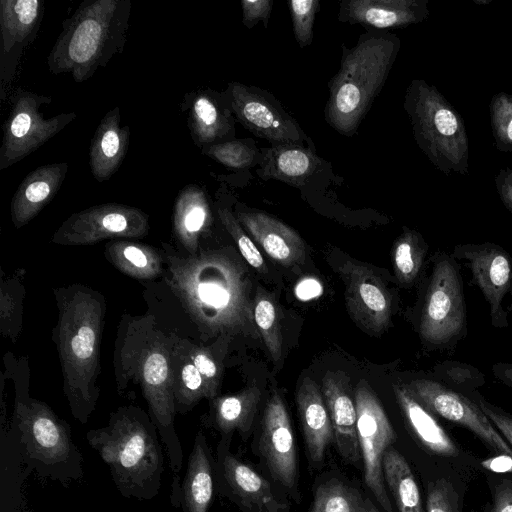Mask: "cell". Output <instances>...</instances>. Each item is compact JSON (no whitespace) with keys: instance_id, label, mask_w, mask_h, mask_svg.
Masks as SVG:
<instances>
[{"instance_id":"1","label":"cell","mask_w":512,"mask_h":512,"mask_svg":"<svg viewBox=\"0 0 512 512\" xmlns=\"http://www.w3.org/2000/svg\"><path fill=\"white\" fill-rule=\"evenodd\" d=\"M162 282L202 339L260 338L253 319L251 282L230 247L203 248L189 255L161 242Z\"/></svg>"},{"instance_id":"2","label":"cell","mask_w":512,"mask_h":512,"mask_svg":"<svg viewBox=\"0 0 512 512\" xmlns=\"http://www.w3.org/2000/svg\"><path fill=\"white\" fill-rule=\"evenodd\" d=\"M178 334L155 313L123 314L112 361L119 394L132 385L139 387L174 473L181 470L184 456L175 428L177 413L171 383V352Z\"/></svg>"},{"instance_id":"3","label":"cell","mask_w":512,"mask_h":512,"mask_svg":"<svg viewBox=\"0 0 512 512\" xmlns=\"http://www.w3.org/2000/svg\"><path fill=\"white\" fill-rule=\"evenodd\" d=\"M57 320L52 341L58 354L64 396L72 416L86 424L99 397L100 346L106 299L92 287L73 283L53 288Z\"/></svg>"},{"instance_id":"4","label":"cell","mask_w":512,"mask_h":512,"mask_svg":"<svg viewBox=\"0 0 512 512\" xmlns=\"http://www.w3.org/2000/svg\"><path fill=\"white\" fill-rule=\"evenodd\" d=\"M158 434L148 412L132 404L111 412L106 426L86 432L124 498L151 500L159 494L164 456Z\"/></svg>"},{"instance_id":"5","label":"cell","mask_w":512,"mask_h":512,"mask_svg":"<svg viewBox=\"0 0 512 512\" xmlns=\"http://www.w3.org/2000/svg\"><path fill=\"white\" fill-rule=\"evenodd\" d=\"M15 396L9 430L23 465L31 473L67 486L83 478L84 459L69 423L44 401L29 394L30 369L25 357L16 363Z\"/></svg>"},{"instance_id":"6","label":"cell","mask_w":512,"mask_h":512,"mask_svg":"<svg viewBox=\"0 0 512 512\" xmlns=\"http://www.w3.org/2000/svg\"><path fill=\"white\" fill-rule=\"evenodd\" d=\"M130 0H84L62 23L47 56L54 75L70 74L77 83L89 80L127 41Z\"/></svg>"},{"instance_id":"7","label":"cell","mask_w":512,"mask_h":512,"mask_svg":"<svg viewBox=\"0 0 512 512\" xmlns=\"http://www.w3.org/2000/svg\"><path fill=\"white\" fill-rule=\"evenodd\" d=\"M393 34L369 31L356 45H342L338 72L330 79L325 121L339 134L351 137L380 93L399 50Z\"/></svg>"},{"instance_id":"8","label":"cell","mask_w":512,"mask_h":512,"mask_svg":"<svg viewBox=\"0 0 512 512\" xmlns=\"http://www.w3.org/2000/svg\"><path fill=\"white\" fill-rule=\"evenodd\" d=\"M416 328L431 351H453L467 335L464 285L460 265L452 254L438 251L431 259Z\"/></svg>"},{"instance_id":"9","label":"cell","mask_w":512,"mask_h":512,"mask_svg":"<svg viewBox=\"0 0 512 512\" xmlns=\"http://www.w3.org/2000/svg\"><path fill=\"white\" fill-rule=\"evenodd\" d=\"M404 108L420 149L440 170L467 171L468 142L465 126L444 97L423 80L407 88Z\"/></svg>"},{"instance_id":"10","label":"cell","mask_w":512,"mask_h":512,"mask_svg":"<svg viewBox=\"0 0 512 512\" xmlns=\"http://www.w3.org/2000/svg\"><path fill=\"white\" fill-rule=\"evenodd\" d=\"M252 451L268 478L290 499L301 501L295 437L281 393L273 388L263 409Z\"/></svg>"},{"instance_id":"11","label":"cell","mask_w":512,"mask_h":512,"mask_svg":"<svg viewBox=\"0 0 512 512\" xmlns=\"http://www.w3.org/2000/svg\"><path fill=\"white\" fill-rule=\"evenodd\" d=\"M51 96L17 89L11 97V110L3 125L0 170H4L36 151L77 117L62 112L44 118L40 107L50 104Z\"/></svg>"},{"instance_id":"12","label":"cell","mask_w":512,"mask_h":512,"mask_svg":"<svg viewBox=\"0 0 512 512\" xmlns=\"http://www.w3.org/2000/svg\"><path fill=\"white\" fill-rule=\"evenodd\" d=\"M403 385L408 392L436 417L465 427L475 434L493 453L512 458V448L500 435L471 392L450 386L438 378H413Z\"/></svg>"},{"instance_id":"13","label":"cell","mask_w":512,"mask_h":512,"mask_svg":"<svg viewBox=\"0 0 512 512\" xmlns=\"http://www.w3.org/2000/svg\"><path fill=\"white\" fill-rule=\"evenodd\" d=\"M357 435L367 488L385 512H394L383 474L384 453L397 436L383 406L370 385L362 380L355 393Z\"/></svg>"},{"instance_id":"14","label":"cell","mask_w":512,"mask_h":512,"mask_svg":"<svg viewBox=\"0 0 512 512\" xmlns=\"http://www.w3.org/2000/svg\"><path fill=\"white\" fill-rule=\"evenodd\" d=\"M231 442L220 438L217 444V492L242 512H289L288 497L269 478L232 453Z\"/></svg>"},{"instance_id":"15","label":"cell","mask_w":512,"mask_h":512,"mask_svg":"<svg viewBox=\"0 0 512 512\" xmlns=\"http://www.w3.org/2000/svg\"><path fill=\"white\" fill-rule=\"evenodd\" d=\"M149 216L141 209L105 203L71 214L54 232L57 245H92L105 239L143 238L149 232Z\"/></svg>"},{"instance_id":"16","label":"cell","mask_w":512,"mask_h":512,"mask_svg":"<svg viewBox=\"0 0 512 512\" xmlns=\"http://www.w3.org/2000/svg\"><path fill=\"white\" fill-rule=\"evenodd\" d=\"M465 262L474 284L488 306L491 325L498 329L509 325L505 301L512 296V257L500 245L490 242L457 244L452 253Z\"/></svg>"},{"instance_id":"17","label":"cell","mask_w":512,"mask_h":512,"mask_svg":"<svg viewBox=\"0 0 512 512\" xmlns=\"http://www.w3.org/2000/svg\"><path fill=\"white\" fill-rule=\"evenodd\" d=\"M226 97L237 120L272 145H303L304 141L309 140L297 121L268 93L256 87L231 82Z\"/></svg>"},{"instance_id":"18","label":"cell","mask_w":512,"mask_h":512,"mask_svg":"<svg viewBox=\"0 0 512 512\" xmlns=\"http://www.w3.org/2000/svg\"><path fill=\"white\" fill-rule=\"evenodd\" d=\"M345 285L347 310L365 332L379 334L391 323L392 295L383 281L368 267L351 260L338 267Z\"/></svg>"},{"instance_id":"19","label":"cell","mask_w":512,"mask_h":512,"mask_svg":"<svg viewBox=\"0 0 512 512\" xmlns=\"http://www.w3.org/2000/svg\"><path fill=\"white\" fill-rule=\"evenodd\" d=\"M43 0L0 1V100L7 96L24 49L31 44L41 26Z\"/></svg>"},{"instance_id":"20","label":"cell","mask_w":512,"mask_h":512,"mask_svg":"<svg viewBox=\"0 0 512 512\" xmlns=\"http://www.w3.org/2000/svg\"><path fill=\"white\" fill-rule=\"evenodd\" d=\"M216 491L215 457L205 435L198 431L180 482H172L171 503L182 512H209Z\"/></svg>"},{"instance_id":"21","label":"cell","mask_w":512,"mask_h":512,"mask_svg":"<svg viewBox=\"0 0 512 512\" xmlns=\"http://www.w3.org/2000/svg\"><path fill=\"white\" fill-rule=\"evenodd\" d=\"M321 391L332 422L334 444L340 457L360 468L361 452L357 435V411L349 378L342 371L328 372Z\"/></svg>"},{"instance_id":"22","label":"cell","mask_w":512,"mask_h":512,"mask_svg":"<svg viewBox=\"0 0 512 512\" xmlns=\"http://www.w3.org/2000/svg\"><path fill=\"white\" fill-rule=\"evenodd\" d=\"M195 145L205 146L233 140L235 120L228 99L212 89L187 93L181 104Z\"/></svg>"},{"instance_id":"23","label":"cell","mask_w":512,"mask_h":512,"mask_svg":"<svg viewBox=\"0 0 512 512\" xmlns=\"http://www.w3.org/2000/svg\"><path fill=\"white\" fill-rule=\"evenodd\" d=\"M296 405L309 465L318 469L329 445L334 443V432L321 388L312 378H302L296 391Z\"/></svg>"},{"instance_id":"24","label":"cell","mask_w":512,"mask_h":512,"mask_svg":"<svg viewBox=\"0 0 512 512\" xmlns=\"http://www.w3.org/2000/svg\"><path fill=\"white\" fill-rule=\"evenodd\" d=\"M428 15L426 2L418 0H345L338 19L376 30L402 28Z\"/></svg>"},{"instance_id":"25","label":"cell","mask_w":512,"mask_h":512,"mask_svg":"<svg viewBox=\"0 0 512 512\" xmlns=\"http://www.w3.org/2000/svg\"><path fill=\"white\" fill-rule=\"evenodd\" d=\"M236 218L273 260L287 267L304 262V241L287 224L261 211L237 210Z\"/></svg>"},{"instance_id":"26","label":"cell","mask_w":512,"mask_h":512,"mask_svg":"<svg viewBox=\"0 0 512 512\" xmlns=\"http://www.w3.org/2000/svg\"><path fill=\"white\" fill-rule=\"evenodd\" d=\"M68 171L66 162L42 165L31 171L15 191L11 220L16 229L28 224L57 194Z\"/></svg>"},{"instance_id":"27","label":"cell","mask_w":512,"mask_h":512,"mask_svg":"<svg viewBox=\"0 0 512 512\" xmlns=\"http://www.w3.org/2000/svg\"><path fill=\"white\" fill-rule=\"evenodd\" d=\"M261 395L260 388L253 385L232 395L217 396L209 401L203 424L218 431L220 438L232 440L237 432L246 441L254 428Z\"/></svg>"},{"instance_id":"28","label":"cell","mask_w":512,"mask_h":512,"mask_svg":"<svg viewBox=\"0 0 512 512\" xmlns=\"http://www.w3.org/2000/svg\"><path fill=\"white\" fill-rule=\"evenodd\" d=\"M130 140L129 126H121L117 105L109 110L98 124L89 148V165L98 182L110 179L120 168Z\"/></svg>"},{"instance_id":"29","label":"cell","mask_w":512,"mask_h":512,"mask_svg":"<svg viewBox=\"0 0 512 512\" xmlns=\"http://www.w3.org/2000/svg\"><path fill=\"white\" fill-rule=\"evenodd\" d=\"M213 221L205 192L190 184L178 194L173 211V233L182 252L195 255L201 238L208 232Z\"/></svg>"},{"instance_id":"30","label":"cell","mask_w":512,"mask_h":512,"mask_svg":"<svg viewBox=\"0 0 512 512\" xmlns=\"http://www.w3.org/2000/svg\"><path fill=\"white\" fill-rule=\"evenodd\" d=\"M392 387L406 425L418 443L434 455L458 456V446L440 425L436 416L421 405L403 383L393 384Z\"/></svg>"},{"instance_id":"31","label":"cell","mask_w":512,"mask_h":512,"mask_svg":"<svg viewBox=\"0 0 512 512\" xmlns=\"http://www.w3.org/2000/svg\"><path fill=\"white\" fill-rule=\"evenodd\" d=\"M314 150L299 144L272 145L262 148L257 174L264 180L275 179L300 187L321 165Z\"/></svg>"},{"instance_id":"32","label":"cell","mask_w":512,"mask_h":512,"mask_svg":"<svg viewBox=\"0 0 512 512\" xmlns=\"http://www.w3.org/2000/svg\"><path fill=\"white\" fill-rule=\"evenodd\" d=\"M104 256L123 274L143 281L162 278L164 259L160 249L126 239H115L104 246Z\"/></svg>"},{"instance_id":"33","label":"cell","mask_w":512,"mask_h":512,"mask_svg":"<svg viewBox=\"0 0 512 512\" xmlns=\"http://www.w3.org/2000/svg\"><path fill=\"white\" fill-rule=\"evenodd\" d=\"M29 474L14 435L1 421L0 512H26L22 487Z\"/></svg>"},{"instance_id":"34","label":"cell","mask_w":512,"mask_h":512,"mask_svg":"<svg viewBox=\"0 0 512 512\" xmlns=\"http://www.w3.org/2000/svg\"><path fill=\"white\" fill-rule=\"evenodd\" d=\"M184 334H178L171 352V383L177 414L190 412L207 392L202 375L189 358L184 343Z\"/></svg>"},{"instance_id":"35","label":"cell","mask_w":512,"mask_h":512,"mask_svg":"<svg viewBox=\"0 0 512 512\" xmlns=\"http://www.w3.org/2000/svg\"><path fill=\"white\" fill-rule=\"evenodd\" d=\"M383 474L387 489L399 512H426L413 472L404 456L390 447L383 456Z\"/></svg>"},{"instance_id":"36","label":"cell","mask_w":512,"mask_h":512,"mask_svg":"<svg viewBox=\"0 0 512 512\" xmlns=\"http://www.w3.org/2000/svg\"><path fill=\"white\" fill-rule=\"evenodd\" d=\"M308 512H368L367 497L342 477H325L313 488Z\"/></svg>"},{"instance_id":"37","label":"cell","mask_w":512,"mask_h":512,"mask_svg":"<svg viewBox=\"0 0 512 512\" xmlns=\"http://www.w3.org/2000/svg\"><path fill=\"white\" fill-rule=\"evenodd\" d=\"M25 271L17 270L6 276L1 270L0 283V331L4 338L16 342L23 327L25 287L22 278Z\"/></svg>"},{"instance_id":"38","label":"cell","mask_w":512,"mask_h":512,"mask_svg":"<svg viewBox=\"0 0 512 512\" xmlns=\"http://www.w3.org/2000/svg\"><path fill=\"white\" fill-rule=\"evenodd\" d=\"M427 251V243L416 231L405 230L398 237L393 247L392 259L400 284L410 286L418 279Z\"/></svg>"},{"instance_id":"39","label":"cell","mask_w":512,"mask_h":512,"mask_svg":"<svg viewBox=\"0 0 512 512\" xmlns=\"http://www.w3.org/2000/svg\"><path fill=\"white\" fill-rule=\"evenodd\" d=\"M253 319L273 362L282 356V335L276 301L263 288L257 287L253 296Z\"/></svg>"},{"instance_id":"40","label":"cell","mask_w":512,"mask_h":512,"mask_svg":"<svg viewBox=\"0 0 512 512\" xmlns=\"http://www.w3.org/2000/svg\"><path fill=\"white\" fill-rule=\"evenodd\" d=\"M186 352L203 377L207 399L210 401L218 396L223 376V362L217 353V343L210 346L198 344L194 340L183 336Z\"/></svg>"},{"instance_id":"41","label":"cell","mask_w":512,"mask_h":512,"mask_svg":"<svg viewBox=\"0 0 512 512\" xmlns=\"http://www.w3.org/2000/svg\"><path fill=\"white\" fill-rule=\"evenodd\" d=\"M201 153L234 170L248 168L259 161L260 152L254 144L244 140H230L218 144L205 146Z\"/></svg>"},{"instance_id":"42","label":"cell","mask_w":512,"mask_h":512,"mask_svg":"<svg viewBox=\"0 0 512 512\" xmlns=\"http://www.w3.org/2000/svg\"><path fill=\"white\" fill-rule=\"evenodd\" d=\"M217 213L224 228L236 243L242 258L257 271L265 272L266 265L261 252L247 235L236 216L225 207H219Z\"/></svg>"},{"instance_id":"43","label":"cell","mask_w":512,"mask_h":512,"mask_svg":"<svg viewBox=\"0 0 512 512\" xmlns=\"http://www.w3.org/2000/svg\"><path fill=\"white\" fill-rule=\"evenodd\" d=\"M491 119L497 148L512 151V96L501 93L493 97Z\"/></svg>"},{"instance_id":"44","label":"cell","mask_w":512,"mask_h":512,"mask_svg":"<svg viewBox=\"0 0 512 512\" xmlns=\"http://www.w3.org/2000/svg\"><path fill=\"white\" fill-rule=\"evenodd\" d=\"M295 39L301 48L309 46L313 39V26L319 11L318 0H290L287 2Z\"/></svg>"},{"instance_id":"45","label":"cell","mask_w":512,"mask_h":512,"mask_svg":"<svg viewBox=\"0 0 512 512\" xmlns=\"http://www.w3.org/2000/svg\"><path fill=\"white\" fill-rule=\"evenodd\" d=\"M438 379L466 392L476 390L485 383V378L478 369L454 361H446L441 364Z\"/></svg>"},{"instance_id":"46","label":"cell","mask_w":512,"mask_h":512,"mask_svg":"<svg viewBox=\"0 0 512 512\" xmlns=\"http://www.w3.org/2000/svg\"><path fill=\"white\" fill-rule=\"evenodd\" d=\"M426 512H460L456 491L451 483L440 479L430 483L426 498Z\"/></svg>"},{"instance_id":"47","label":"cell","mask_w":512,"mask_h":512,"mask_svg":"<svg viewBox=\"0 0 512 512\" xmlns=\"http://www.w3.org/2000/svg\"><path fill=\"white\" fill-rule=\"evenodd\" d=\"M471 397L500 435L512 446V415L499 406L489 402L477 390L471 392Z\"/></svg>"},{"instance_id":"48","label":"cell","mask_w":512,"mask_h":512,"mask_svg":"<svg viewBox=\"0 0 512 512\" xmlns=\"http://www.w3.org/2000/svg\"><path fill=\"white\" fill-rule=\"evenodd\" d=\"M273 6L272 0H242V22L247 28H252L262 21L267 28Z\"/></svg>"},{"instance_id":"49","label":"cell","mask_w":512,"mask_h":512,"mask_svg":"<svg viewBox=\"0 0 512 512\" xmlns=\"http://www.w3.org/2000/svg\"><path fill=\"white\" fill-rule=\"evenodd\" d=\"M487 512H512V481L505 479L497 484Z\"/></svg>"},{"instance_id":"50","label":"cell","mask_w":512,"mask_h":512,"mask_svg":"<svg viewBox=\"0 0 512 512\" xmlns=\"http://www.w3.org/2000/svg\"><path fill=\"white\" fill-rule=\"evenodd\" d=\"M496 186L502 202L512 212V170H501L496 178Z\"/></svg>"},{"instance_id":"51","label":"cell","mask_w":512,"mask_h":512,"mask_svg":"<svg viewBox=\"0 0 512 512\" xmlns=\"http://www.w3.org/2000/svg\"><path fill=\"white\" fill-rule=\"evenodd\" d=\"M492 374L499 382L512 388V363L497 362L493 364Z\"/></svg>"},{"instance_id":"52","label":"cell","mask_w":512,"mask_h":512,"mask_svg":"<svg viewBox=\"0 0 512 512\" xmlns=\"http://www.w3.org/2000/svg\"><path fill=\"white\" fill-rule=\"evenodd\" d=\"M319 285L312 280L302 282L297 288V294L302 299H308L320 293Z\"/></svg>"},{"instance_id":"53","label":"cell","mask_w":512,"mask_h":512,"mask_svg":"<svg viewBox=\"0 0 512 512\" xmlns=\"http://www.w3.org/2000/svg\"><path fill=\"white\" fill-rule=\"evenodd\" d=\"M367 506H368V512H379L378 508L368 497H367Z\"/></svg>"},{"instance_id":"54","label":"cell","mask_w":512,"mask_h":512,"mask_svg":"<svg viewBox=\"0 0 512 512\" xmlns=\"http://www.w3.org/2000/svg\"><path fill=\"white\" fill-rule=\"evenodd\" d=\"M471 512H476V511H474V510H471Z\"/></svg>"}]
</instances>
